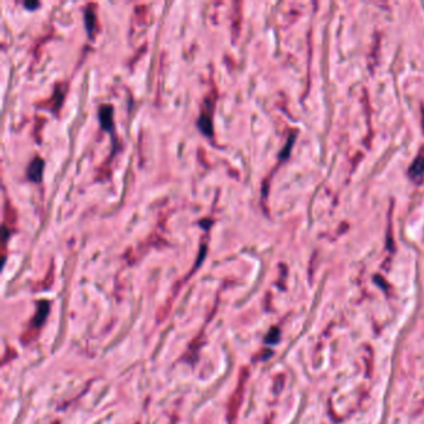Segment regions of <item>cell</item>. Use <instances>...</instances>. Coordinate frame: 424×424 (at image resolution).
<instances>
[{"instance_id":"obj_1","label":"cell","mask_w":424,"mask_h":424,"mask_svg":"<svg viewBox=\"0 0 424 424\" xmlns=\"http://www.w3.org/2000/svg\"><path fill=\"white\" fill-rule=\"evenodd\" d=\"M43 172L44 161L41 158L36 157L35 159H33L32 163L29 164V167H27V178H29V181L38 183V182H40L41 178H43Z\"/></svg>"},{"instance_id":"obj_6","label":"cell","mask_w":424,"mask_h":424,"mask_svg":"<svg viewBox=\"0 0 424 424\" xmlns=\"http://www.w3.org/2000/svg\"><path fill=\"white\" fill-rule=\"evenodd\" d=\"M24 5L25 7L27 8V9H34V8H38L39 7V3H29V2H26V3H24Z\"/></svg>"},{"instance_id":"obj_4","label":"cell","mask_w":424,"mask_h":424,"mask_svg":"<svg viewBox=\"0 0 424 424\" xmlns=\"http://www.w3.org/2000/svg\"><path fill=\"white\" fill-rule=\"evenodd\" d=\"M198 127L206 136H212V120L207 115H202L198 119Z\"/></svg>"},{"instance_id":"obj_2","label":"cell","mask_w":424,"mask_h":424,"mask_svg":"<svg viewBox=\"0 0 424 424\" xmlns=\"http://www.w3.org/2000/svg\"><path fill=\"white\" fill-rule=\"evenodd\" d=\"M409 174L414 181H420L424 177V148L409 168Z\"/></svg>"},{"instance_id":"obj_5","label":"cell","mask_w":424,"mask_h":424,"mask_svg":"<svg viewBox=\"0 0 424 424\" xmlns=\"http://www.w3.org/2000/svg\"><path fill=\"white\" fill-rule=\"evenodd\" d=\"M85 24H86V29L89 34H91L94 32L95 29V13L94 10L90 9V8H87L86 11H85Z\"/></svg>"},{"instance_id":"obj_3","label":"cell","mask_w":424,"mask_h":424,"mask_svg":"<svg viewBox=\"0 0 424 424\" xmlns=\"http://www.w3.org/2000/svg\"><path fill=\"white\" fill-rule=\"evenodd\" d=\"M98 114H100L101 126H102V128H105L106 131H111L112 127H114V121H112V114H114V111H112V106H101Z\"/></svg>"}]
</instances>
